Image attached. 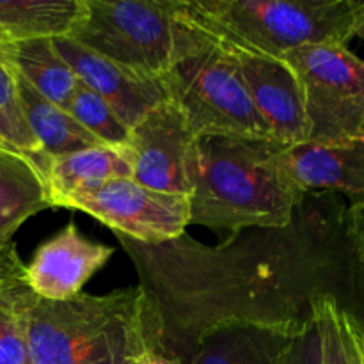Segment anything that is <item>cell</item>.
<instances>
[{"instance_id":"1","label":"cell","mask_w":364,"mask_h":364,"mask_svg":"<svg viewBox=\"0 0 364 364\" xmlns=\"http://www.w3.org/2000/svg\"><path fill=\"white\" fill-rule=\"evenodd\" d=\"M316 199L306 194L287 228L247 230L215 247L187 233L162 244L116 235L137 269L149 350L191 364L213 327L299 326L318 299L338 301L348 255L343 215Z\"/></svg>"},{"instance_id":"2","label":"cell","mask_w":364,"mask_h":364,"mask_svg":"<svg viewBox=\"0 0 364 364\" xmlns=\"http://www.w3.org/2000/svg\"><path fill=\"white\" fill-rule=\"evenodd\" d=\"M283 148L270 139L199 137L191 226L215 231L220 242L247 230L287 228L306 194L281 167Z\"/></svg>"},{"instance_id":"3","label":"cell","mask_w":364,"mask_h":364,"mask_svg":"<svg viewBox=\"0 0 364 364\" xmlns=\"http://www.w3.org/2000/svg\"><path fill=\"white\" fill-rule=\"evenodd\" d=\"M183 16L226 48L283 59L304 46H347L364 0H183Z\"/></svg>"},{"instance_id":"4","label":"cell","mask_w":364,"mask_h":364,"mask_svg":"<svg viewBox=\"0 0 364 364\" xmlns=\"http://www.w3.org/2000/svg\"><path fill=\"white\" fill-rule=\"evenodd\" d=\"M31 364H132L149 350L139 287L34 304L27 326Z\"/></svg>"},{"instance_id":"5","label":"cell","mask_w":364,"mask_h":364,"mask_svg":"<svg viewBox=\"0 0 364 364\" xmlns=\"http://www.w3.org/2000/svg\"><path fill=\"white\" fill-rule=\"evenodd\" d=\"M68 38L160 80L206 34L183 16V0H84V13Z\"/></svg>"},{"instance_id":"6","label":"cell","mask_w":364,"mask_h":364,"mask_svg":"<svg viewBox=\"0 0 364 364\" xmlns=\"http://www.w3.org/2000/svg\"><path fill=\"white\" fill-rule=\"evenodd\" d=\"M160 84L166 98L181 110L198 137L274 141L245 89L237 55L208 34L191 55L160 78Z\"/></svg>"},{"instance_id":"7","label":"cell","mask_w":364,"mask_h":364,"mask_svg":"<svg viewBox=\"0 0 364 364\" xmlns=\"http://www.w3.org/2000/svg\"><path fill=\"white\" fill-rule=\"evenodd\" d=\"M281 60L299 82L309 141L340 146L364 139V60L347 46L313 45Z\"/></svg>"},{"instance_id":"8","label":"cell","mask_w":364,"mask_h":364,"mask_svg":"<svg viewBox=\"0 0 364 364\" xmlns=\"http://www.w3.org/2000/svg\"><path fill=\"white\" fill-rule=\"evenodd\" d=\"M80 210L141 244H162L185 233L191 226V198L153 191L134 178H116L102 187L80 192L60 205Z\"/></svg>"},{"instance_id":"9","label":"cell","mask_w":364,"mask_h":364,"mask_svg":"<svg viewBox=\"0 0 364 364\" xmlns=\"http://www.w3.org/2000/svg\"><path fill=\"white\" fill-rule=\"evenodd\" d=\"M198 142L181 110L166 100L130 130L132 178L153 191L191 198Z\"/></svg>"},{"instance_id":"10","label":"cell","mask_w":364,"mask_h":364,"mask_svg":"<svg viewBox=\"0 0 364 364\" xmlns=\"http://www.w3.org/2000/svg\"><path fill=\"white\" fill-rule=\"evenodd\" d=\"M53 46L77 75L78 82L105 100L128 128H134L155 107L166 102L156 78L144 77L78 45L71 38H53Z\"/></svg>"},{"instance_id":"11","label":"cell","mask_w":364,"mask_h":364,"mask_svg":"<svg viewBox=\"0 0 364 364\" xmlns=\"http://www.w3.org/2000/svg\"><path fill=\"white\" fill-rule=\"evenodd\" d=\"M112 255V247L89 240L77 224L68 223L55 237L39 245L25 265V277L38 299L63 302L82 294L84 284Z\"/></svg>"},{"instance_id":"12","label":"cell","mask_w":364,"mask_h":364,"mask_svg":"<svg viewBox=\"0 0 364 364\" xmlns=\"http://www.w3.org/2000/svg\"><path fill=\"white\" fill-rule=\"evenodd\" d=\"M231 52L237 55L245 89L274 141L284 148L308 142L304 103L291 68L274 57Z\"/></svg>"},{"instance_id":"13","label":"cell","mask_w":364,"mask_h":364,"mask_svg":"<svg viewBox=\"0 0 364 364\" xmlns=\"http://www.w3.org/2000/svg\"><path fill=\"white\" fill-rule=\"evenodd\" d=\"M279 162L288 180L302 194L341 192L352 205L364 203V139L352 144H304L283 148Z\"/></svg>"},{"instance_id":"14","label":"cell","mask_w":364,"mask_h":364,"mask_svg":"<svg viewBox=\"0 0 364 364\" xmlns=\"http://www.w3.org/2000/svg\"><path fill=\"white\" fill-rule=\"evenodd\" d=\"M132 173L130 146L100 144L50 160L43 171L50 208H60L71 196L98 188L116 178H132Z\"/></svg>"},{"instance_id":"15","label":"cell","mask_w":364,"mask_h":364,"mask_svg":"<svg viewBox=\"0 0 364 364\" xmlns=\"http://www.w3.org/2000/svg\"><path fill=\"white\" fill-rule=\"evenodd\" d=\"M302 323L290 327L223 323L203 336L191 364H279L281 352Z\"/></svg>"},{"instance_id":"16","label":"cell","mask_w":364,"mask_h":364,"mask_svg":"<svg viewBox=\"0 0 364 364\" xmlns=\"http://www.w3.org/2000/svg\"><path fill=\"white\" fill-rule=\"evenodd\" d=\"M36 302L23 262L11 242L0 249V364H31L27 326Z\"/></svg>"},{"instance_id":"17","label":"cell","mask_w":364,"mask_h":364,"mask_svg":"<svg viewBox=\"0 0 364 364\" xmlns=\"http://www.w3.org/2000/svg\"><path fill=\"white\" fill-rule=\"evenodd\" d=\"M16 82L25 121L41 153V173L50 160L102 144L68 110L60 109L59 105L39 95L31 84H27L18 75Z\"/></svg>"},{"instance_id":"18","label":"cell","mask_w":364,"mask_h":364,"mask_svg":"<svg viewBox=\"0 0 364 364\" xmlns=\"http://www.w3.org/2000/svg\"><path fill=\"white\" fill-rule=\"evenodd\" d=\"M0 48L18 77L23 78L46 100L68 110L80 82L70 64L55 50L52 39L0 41Z\"/></svg>"},{"instance_id":"19","label":"cell","mask_w":364,"mask_h":364,"mask_svg":"<svg viewBox=\"0 0 364 364\" xmlns=\"http://www.w3.org/2000/svg\"><path fill=\"white\" fill-rule=\"evenodd\" d=\"M50 208L41 171L27 156L0 149V249L11 244L18 228Z\"/></svg>"},{"instance_id":"20","label":"cell","mask_w":364,"mask_h":364,"mask_svg":"<svg viewBox=\"0 0 364 364\" xmlns=\"http://www.w3.org/2000/svg\"><path fill=\"white\" fill-rule=\"evenodd\" d=\"M84 13V0H0V41L70 36Z\"/></svg>"},{"instance_id":"21","label":"cell","mask_w":364,"mask_h":364,"mask_svg":"<svg viewBox=\"0 0 364 364\" xmlns=\"http://www.w3.org/2000/svg\"><path fill=\"white\" fill-rule=\"evenodd\" d=\"M0 149L27 156L41 171V153L25 121L16 73L4 57L2 48H0Z\"/></svg>"},{"instance_id":"22","label":"cell","mask_w":364,"mask_h":364,"mask_svg":"<svg viewBox=\"0 0 364 364\" xmlns=\"http://www.w3.org/2000/svg\"><path fill=\"white\" fill-rule=\"evenodd\" d=\"M68 112L102 144L128 146L130 142V128L119 119L105 100L85 85L80 84L77 87Z\"/></svg>"},{"instance_id":"23","label":"cell","mask_w":364,"mask_h":364,"mask_svg":"<svg viewBox=\"0 0 364 364\" xmlns=\"http://www.w3.org/2000/svg\"><path fill=\"white\" fill-rule=\"evenodd\" d=\"M338 306L364 338V247L348 245Z\"/></svg>"},{"instance_id":"24","label":"cell","mask_w":364,"mask_h":364,"mask_svg":"<svg viewBox=\"0 0 364 364\" xmlns=\"http://www.w3.org/2000/svg\"><path fill=\"white\" fill-rule=\"evenodd\" d=\"M316 320L322 336V363L323 364H348L341 334L340 306L336 297L326 295L315 302Z\"/></svg>"},{"instance_id":"25","label":"cell","mask_w":364,"mask_h":364,"mask_svg":"<svg viewBox=\"0 0 364 364\" xmlns=\"http://www.w3.org/2000/svg\"><path fill=\"white\" fill-rule=\"evenodd\" d=\"M279 364H323L322 336L315 309L313 315L291 334L287 347L281 352Z\"/></svg>"},{"instance_id":"26","label":"cell","mask_w":364,"mask_h":364,"mask_svg":"<svg viewBox=\"0 0 364 364\" xmlns=\"http://www.w3.org/2000/svg\"><path fill=\"white\" fill-rule=\"evenodd\" d=\"M345 237L352 247H364V203L352 205L343 215Z\"/></svg>"},{"instance_id":"27","label":"cell","mask_w":364,"mask_h":364,"mask_svg":"<svg viewBox=\"0 0 364 364\" xmlns=\"http://www.w3.org/2000/svg\"><path fill=\"white\" fill-rule=\"evenodd\" d=\"M340 322H341V334H343V343H345V350H347L348 364H364L354 323H352L350 318L341 311V308H340Z\"/></svg>"},{"instance_id":"28","label":"cell","mask_w":364,"mask_h":364,"mask_svg":"<svg viewBox=\"0 0 364 364\" xmlns=\"http://www.w3.org/2000/svg\"><path fill=\"white\" fill-rule=\"evenodd\" d=\"M132 364H181V363L176 361V359L164 358V355L148 350V352H144V354L139 355V358L135 359Z\"/></svg>"},{"instance_id":"29","label":"cell","mask_w":364,"mask_h":364,"mask_svg":"<svg viewBox=\"0 0 364 364\" xmlns=\"http://www.w3.org/2000/svg\"><path fill=\"white\" fill-rule=\"evenodd\" d=\"M355 334H358V343H359V348H361V355H363V361H364V338L358 333V329H355Z\"/></svg>"},{"instance_id":"30","label":"cell","mask_w":364,"mask_h":364,"mask_svg":"<svg viewBox=\"0 0 364 364\" xmlns=\"http://www.w3.org/2000/svg\"><path fill=\"white\" fill-rule=\"evenodd\" d=\"M358 36H359V38H363V39H364V23L361 25V27H359V31H358Z\"/></svg>"}]
</instances>
